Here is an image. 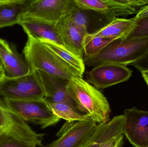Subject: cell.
I'll list each match as a JSON object with an SVG mask.
<instances>
[{
  "label": "cell",
  "mask_w": 148,
  "mask_h": 147,
  "mask_svg": "<svg viewBox=\"0 0 148 147\" xmlns=\"http://www.w3.org/2000/svg\"><path fill=\"white\" fill-rule=\"evenodd\" d=\"M6 77L5 70L4 69L0 68V83L2 82Z\"/></svg>",
  "instance_id": "31"
},
{
  "label": "cell",
  "mask_w": 148,
  "mask_h": 147,
  "mask_svg": "<svg viewBox=\"0 0 148 147\" xmlns=\"http://www.w3.org/2000/svg\"><path fill=\"white\" fill-rule=\"evenodd\" d=\"M3 99L8 107L25 122L42 129L54 126L61 119L53 112L45 99L16 100Z\"/></svg>",
  "instance_id": "6"
},
{
  "label": "cell",
  "mask_w": 148,
  "mask_h": 147,
  "mask_svg": "<svg viewBox=\"0 0 148 147\" xmlns=\"http://www.w3.org/2000/svg\"><path fill=\"white\" fill-rule=\"evenodd\" d=\"M55 27L65 47L83 59L85 40L88 35L85 28L72 21L67 16L56 23Z\"/></svg>",
  "instance_id": "10"
},
{
  "label": "cell",
  "mask_w": 148,
  "mask_h": 147,
  "mask_svg": "<svg viewBox=\"0 0 148 147\" xmlns=\"http://www.w3.org/2000/svg\"><path fill=\"white\" fill-rule=\"evenodd\" d=\"M124 123V115H121L98 124L81 147H100L110 138L123 133Z\"/></svg>",
  "instance_id": "15"
},
{
  "label": "cell",
  "mask_w": 148,
  "mask_h": 147,
  "mask_svg": "<svg viewBox=\"0 0 148 147\" xmlns=\"http://www.w3.org/2000/svg\"><path fill=\"white\" fill-rule=\"evenodd\" d=\"M76 8L74 0H29L22 20H36L56 24Z\"/></svg>",
  "instance_id": "5"
},
{
  "label": "cell",
  "mask_w": 148,
  "mask_h": 147,
  "mask_svg": "<svg viewBox=\"0 0 148 147\" xmlns=\"http://www.w3.org/2000/svg\"><path fill=\"white\" fill-rule=\"evenodd\" d=\"M36 71L42 85L47 102L65 104L77 112L81 113L68 93V80L52 76L40 70Z\"/></svg>",
  "instance_id": "11"
},
{
  "label": "cell",
  "mask_w": 148,
  "mask_h": 147,
  "mask_svg": "<svg viewBox=\"0 0 148 147\" xmlns=\"http://www.w3.org/2000/svg\"><path fill=\"white\" fill-rule=\"evenodd\" d=\"M29 0H0V28L12 26L21 21Z\"/></svg>",
  "instance_id": "18"
},
{
  "label": "cell",
  "mask_w": 148,
  "mask_h": 147,
  "mask_svg": "<svg viewBox=\"0 0 148 147\" xmlns=\"http://www.w3.org/2000/svg\"><path fill=\"white\" fill-rule=\"evenodd\" d=\"M110 11H113L116 16L127 17L130 15L137 14L136 10L124 5L120 0H105Z\"/></svg>",
  "instance_id": "24"
},
{
  "label": "cell",
  "mask_w": 148,
  "mask_h": 147,
  "mask_svg": "<svg viewBox=\"0 0 148 147\" xmlns=\"http://www.w3.org/2000/svg\"><path fill=\"white\" fill-rule=\"evenodd\" d=\"M114 40L100 37H95L86 40L83 58H89L97 54Z\"/></svg>",
  "instance_id": "22"
},
{
  "label": "cell",
  "mask_w": 148,
  "mask_h": 147,
  "mask_svg": "<svg viewBox=\"0 0 148 147\" xmlns=\"http://www.w3.org/2000/svg\"><path fill=\"white\" fill-rule=\"evenodd\" d=\"M0 97L16 100H42L45 93L36 71L16 78L7 77L0 83Z\"/></svg>",
  "instance_id": "4"
},
{
  "label": "cell",
  "mask_w": 148,
  "mask_h": 147,
  "mask_svg": "<svg viewBox=\"0 0 148 147\" xmlns=\"http://www.w3.org/2000/svg\"><path fill=\"white\" fill-rule=\"evenodd\" d=\"M123 133L110 138L103 143L100 147H121L123 141Z\"/></svg>",
  "instance_id": "27"
},
{
  "label": "cell",
  "mask_w": 148,
  "mask_h": 147,
  "mask_svg": "<svg viewBox=\"0 0 148 147\" xmlns=\"http://www.w3.org/2000/svg\"><path fill=\"white\" fill-rule=\"evenodd\" d=\"M134 17L130 19L116 18L112 22L101 30L92 35H88L86 40L95 37L116 39L123 38L133 29L137 22Z\"/></svg>",
  "instance_id": "17"
},
{
  "label": "cell",
  "mask_w": 148,
  "mask_h": 147,
  "mask_svg": "<svg viewBox=\"0 0 148 147\" xmlns=\"http://www.w3.org/2000/svg\"><path fill=\"white\" fill-rule=\"evenodd\" d=\"M18 24L28 37L37 40H47L64 47L56 28L55 24L33 20H24Z\"/></svg>",
  "instance_id": "16"
},
{
  "label": "cell",
  "mask_w": 148,
  "mask_h": 147,
  "mask_svg": "<svg viewBox=\"0 0 148 147\" xmlns=\"http://www.w3.org/2000/svg\"><path fill=\"white\" fill-rule=\"evenodd\" d=\"M67 17L77 25L84 27L88 35H92L112 22L116 16L112 11L97 12L77 7Z\"/></svg>",
  "instance_id": "13"
},
{
  "label": "cell",
  "mask_w": 148,
  "mask_h": 147,
  "mask_svg": "<svg viewBox=\"0 0 148 147\" xmlns=\"http://www.w3.org/2000/svg\"><path fill=\"white\" fill-rule=\"evenodd\" d=\"M77 7L100 12L110 11L105 0H74Z\"/></svg>",
  "instance_id": "23"
},
{
  "label": "cell",
  "mask_w": 148,
  "mask_h": 147,
  "mask_svg": "<svg viewBox=\"0 0 148 147\" xmlns=\"http://www.w3.org/2000/svg\"><path fill=\"white\" fill-rule=\"evenodd\" d=\"M123 133L135 147H148V111L136 108L124 111Z\"/></svg>",
  "instance_id": "9"
},
{
  "label": "cell",
  "mask_w": 148,
  "mask_h": 147,
  "mask_svg": "<svg viewBox=\"0 0 148 147\" xmlns=\"http://www.w3.org/2000/svg\"><path fill=\"white\" fill-rule=\"evenodd\" d=\"M133 71L125 66L104 64L93 67L86 73L87 82L96 88L103 89L115 85L126 82Z\"/></svg>",
  "instance_id": "8"
},
{
  "label": "cell",
  "mask_w": 148,
  "mask_h": 147,
  "mask_svg": "<svg viewBox=\"0 0 148 147\" xmlns=\"http://www.w3.org/2000/svg\"><path fill=\"white\" fill-rule=\"evenodd\" d=\"M148 17V4L142 8L136 14L134 18L136 20H139Z\"/></svg>",
  "instance_id": "29"
},
{
  "label": "cell",
  "mask_w": 148,
  "mask_h": 147,
  "mask_svg": "<svg viewBox=\"0 0 148 147\" xmlns=\"http://www.w3.org/2000/svg\"><path fill=\"white\" fill-rule=\"evenodd\" d=\"M94 121H66L56 135L59 139L39 147H81L97 126Z\"/></svg>",
  "instance_id": "7"
},
{
  "label": "cell",
  "mask_w": 148,
  "mask_h": 147,
  "mask_svg": "<svg viewBox=\"0 0 148 147\" xmlns=\"http://www.w3.org/2000/svg\"><path fill=\"white\" fill-rule=\"evenodd\" d=\"M141 73L144 81H145L148 86V70L141 72Z\"/></svg>",
  "instance_id": "30"
},
{
  "label": "cell",
  "mask_w": 148,
  "mask_h": 147,
  "mask_svg": "<svg viewBox=\"0 0 148 147\" xmlns=\"http://www.w3.org/2000/svg\"><path fill=\"white\" fill-rule=\"evenodd\" d=\"M37 144L32 139L9 132H0V147H36Z\"/></svg>",
  "instance_id": "21"
},
{
  "label": "cell",
  "mask_w": 148,
  "mask_h": 147,
  "mask_svg": "<svg viewBox=\"0 0 148 147\" xmlns=\"http://www.w3.org/2000/svg\"><path fill=\"white\" fill-rule=\"evenodd\" d=\"M148 51V38L114 40L97 54L83 58L84 63L88 67L104 64L126 66L141 58Z\"/></svg>",
  "instance_id": "1"
},
{
  "label": "cell",
  "mask_w": 148,
  "mask_h": 147,
  "mask_svg": "<svg viewBox=\"0 0 148 147\" xmlns=\"http://www.w3.org/2000/svg\"><path fill=\"white\" fill-rule=\"evenodd\" d=\"M23 54L30 70H40L66 80L82 76L38 40L28 36Z\"/></svg>",
  "instance_id": "3"
},
{
  "label": "cell",
  "mask_w": 148,
  "mask_h": 147,
  "mask_svg": "<svg viewBox=\"0 0 148 147\" xmlns=\"http://www.w3.org/2000/svg\"><path fill=\"white\" fill-rule=\"evenodd\" d=\"M48 104L56 116L69 122L93 121L90 115L77 112L68 104L60 103H48Z\"/></svg>",
  "instance_id": "20"
},
{
  "label": "cell",
  "mask_w": 148,
  "mask_h": 147,
  "mask_svg": "<svg viewBox=\"0 0 148 147\" xmlns=\"http://www.w3.org/2000/svg\"><path fill=\"white\" fill-rule=\"evenodd\" d=\"M121 3L136 10L138 13L142 8L148 4V0H120Z\"/></svg>",
  "instance_id": "26"
},
{
  "label": "cell",
  "mask_w": 148,
  "mask_h": 147,
  "mask_svg": "<svg viewBox=\"0 0 148 147\" xmlns=\"http://www.w3.org/2000/svg\"><path fill=\"white\" fill-rule=\"evenodd\" d=\"M50 48L62 59L75 69L81 76L85 71V65L83 59L69 51L66 47L47 40H38Z\"/></svg>",
  "instance_id": "19"
},
{
  "label": "cell",
  "mask_w": 148,
  "mask_h": 147,
  "mask_svg": "<svg viewBox=\"0 0 148 147\" xmlns=\"http://www.w3.org/2000/svg\"><path fill=\"white\" fill-rule=\"evenodd\" d=\"M0 68L4 69V68H3V63L2 62V61L1 60V58H0Z\"/></svg>",
  "instance_id": "32"
},
{
  "label": "cell",
  "mask_w": 148,
  "mask_h": 147,
  "mask_svg": "<svg viewBox=\"0 0 148 147\" xmlns=\"http://www.w3.org/2000/svg\"><path fill=\"white\" fill-rule=\"evenodd\" d=\"M131 65L135 67L139 71L148 70V51L143 57L133 63Z\"/></svg>",
  "instance_id": "28"
},
{
  "label": "cell",
  "mask_w": 148,
  "mask_h": 147,
  "mask_svg": "<svg viewBox=\"0 0 148 147\" xmlns=\"http://www.w3.org/2000/svg\"><path fill=\"white\" fill-rule=\"evenodd\" d=\"M68 93L80 112L90 115L98 124L109 120L110 104L105 96L95 86L80 77L69 80Z\"/></svg>",
  "instance_id": "2"
},
{
  "label": "cell",
  "mask_w": 148,
  "mask_h": 147,
  "mask_svg": "<svg viewBox=\"0 0 148 147\" xmlns=\"http://www.w3.org/2000/svg\"><path fill=\"white\" fill-rule=\"evenodd\" d=\"M10 132L31 138L39 147L42 146L46 134L37 133L26 122L10 109L0 97V132Z\"/></svg>",
  "instance_id": "12"
},
{
  "label": "cell",
  "mask_w": 148,
  "mask_h": 147,
  "mask_svg": "<svg viewBox=\"0 0 148 147\" xmlns=\"http://www.w3.org/2000/svg\"><path fill=\"white\" fill-rule=\"evenodd\" d=\"M148 38V17L137 21L134 27L125 39Z\"/></svg>",
  "instance_id": "25"
},
{
  "label": "cell",
  "mask_w": 148,
  "mask_h": 147,
  "mask_svg": "<svg viewBox=\"0 0 148 147\" xmlns=\"http://www.w3.org/2000/svg\"></svg>",
  "instance_id": "33"
},
{
  "label": "cell",
  "mask_w": 148,
  "mask_h": 147,
  "mask_svg": "<svg viewBox=\"0 0 148 147\" xmlns=\"http://www.w3.org/2000/svg\"><path fill=\"white\" fill-rule=\"evenodd\" d=\"M0 58L7 77H21L30 72L25 58L18 53L14 45L1 39H0Z\"/></svg>",
  "instance_id": "14"
}]
</instances>
